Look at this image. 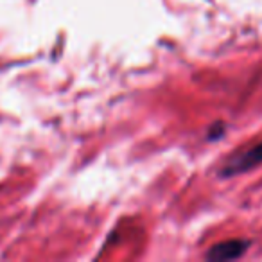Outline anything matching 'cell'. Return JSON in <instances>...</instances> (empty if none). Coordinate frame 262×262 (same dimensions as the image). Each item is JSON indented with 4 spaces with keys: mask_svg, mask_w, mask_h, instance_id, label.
<instances>
[{
    "mask_svg": "<svg viewBox=\"0 0 262 262\" xmlns=\"http://www.w3.org/2000/svg\"><path fill=\"white\" fill-rule=\"evenodd\" d=\"M258 164H262V142L255 144V146L248 147V149L237 153L235 157H232L226 162L225 169L221 171L223 176H235L241 172H246L250 169L257 167Z\"/></svg>",
    "mask_w": 262,
    "mask_h": 262,
    "instance_id": "1",
    "label": "cell"
},
{
    "mask_svg": "<svg viewBox=\"0 0 262 262\" xmlns=\"http://www.w3.org/2000/svg\"><path fill=\"white\" fill-rule=\"evenodd\" d=\"M248 246H250V243L243 239L225 241L221 244H215L207 253V258L208 260H233V258H239L241 255L246 253Z\"/></svg>",
    "mask_w": 262,
    "mask_h": 262,
    "instance_id": "2",
    "label": "cell"
}]
</instances>
